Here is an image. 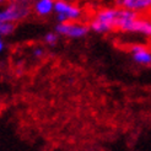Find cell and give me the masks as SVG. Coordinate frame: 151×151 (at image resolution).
<instances>
[{
  "instance_id": "cell-1",
  "label": "cell",
  "mask_w": 151,
  "mask_h": 151,
  "mask_svg": "<svg viewBox=\"0 0 151 151\" xmlns=\"http://www.w3.org/2000/svg\"><path fill=\"white\" fill-rule=\"evenodd\" d=\"M119 16V7H107L97 12L90 22V29L95 33L106 35L116 31L117 20Z\"/></svg>"
},
{
  "instance_id": "cell-2",
  "label": "cell",
  "mask_w": 151,
  "mask_h": 151,
  "mask_svg": "<svg viewBox=\"0 0 151 151\" xmlns=\"http://www.w3.org/2000/svg\"><path fill=\"white\" fill-rule=\"evenodd\" d=\"M29 14H31L29 6L9 3V5L5 9L0 10V22H4V24H15V22L25 20Z\"/></svg>"
},
{
  "instance_id": "cell-3",
  "label": "cell",
  "mask_w": 151,
  "mask_h": 151,
  "mask_svg": "<svg viewBox=\"0 0 151 151\" xmlns=\"http://www.w3.org/2000/svg\"><path fill=\"white\" fill-rule=\"evenodd\" d=\"M54 12L57 14V20L59 24L78 21L81 17V10L79 7L73 4H69L65 0H55Z\"/></svg>"
},
{
  "instance_id": "cell-4",
  "label": "cell",
  "mask_w": 151,
  "mask_h": 151,
  "mask_svg": "<svg viewBox=\"0 0 151 151\" xmlns=\"http://www.w3.org/2000/svg\"><path fill=\"white\" fill-rule=\"evenodd\" d=\"M54 32L59 36L68 37V38H82L90 32V27L84 24H79L76 21H70L58 24Z\"/></svg>"
},
{
  "instance_id": "cell-5",
  "label": "cell",
  "mask_w": 151,
  "mask_h": 151,
  "mask_svg": "<svg viewBox=\"0 0 151 151\" xmlns=\"http://www.w3.org/2000/svg\"><path fill=\"white\" fill-rule=\"evenodd\" d=\"M133 62L141 66H151V50L142 44H133L129 48Z\"/></svg>"
},
{
  "instance_id": "cell-6",
  "label": "cell",
  "mask_w": 151,
  "mask_h": 151,
  "mask_svg": "<svg viewBox=\"0 0 151 151\" xmlns=\"http://www.w3.org/2000/svg\"><path fill=\"white\" fill-rule=\"evenodd\" d=\"M116 5L119 9H125L137 14L151 10V0H116Z\"/></svg>"
},
{
  "instance_id": "cell-7",
  "label": "cell",
  "mask_w": 151,
  "mask_h": 151,
  "mask_svg": "<svg viewBox=\"0 0 151 151\" xmlns=\"http://www.w3.org/2000/svg\"><path fill=\"white\" fill-rule=\"evenodd\" d=\"M55 0H33V10L38 16H48L54 11Z\"/></svg>"
},
{
  "instance_id": "cell-8",
  "label": "cell",
  "mask_w": 151,
  "mask_h": 151,
  "mask_svg": "<svg viewBox=\"0 0 151 151\" xmlns=\"http://www.w3.org/2000/svg\"><path fill=\"white\" fill-rule=\"evenodd\" d=\"M44 43L48 44V46H55V44L58 43L59 41V35L55 33V32H48L46 36H44V38H43Z\"/></svg>"
},
{
  "instance_id": "cell-9",
  "label": "cell",
  "mask_w": 151,
  "mask_h": 151,
  "mask_svg": "<svg viewBox=\"0 0 151 151\" xmlns=\"http://www.w3.org/2000/svg\"><path fill=\"white\" fill-rule=\"evenodd\" d=\"M14 31H15V24H4V22H0V35L1 36L11 35Z\"/></svg>"
},
{
  "instance_id": "cell-10",
  "label": "cell",
  "mask_w": 151,
  "mask_h": 151,
  "mask_svg": "<svg viewBox=\"0 0 151 151\" xmlns=\"http://www.w3.org/2000/svg\"><path fill=\"white\" fill-rule=\"evenodd\" d=\"M10 3L12 4H19V5H25V6H29L32 3H33V0H9Z\"/></svg>"
},
{
  "instance_id": "cell-11",
  "label": "cell",
  "mask_w": 151,
  "mask_h": 151,
  "mask_svg": "<svg viewBox=\"0 0 151 151\" xmlns=\"http://www.w3.org/2000/svg\"><path fill=\"white\" fill-rule=\"evenodd\" d=\"M43 54H44V50H43V48H41V47L36 48V49L33 50V57H35V58H42Z\"/></svg>"
},
{
  "instance_id": "cell-12",
  "label": "cell",
  "mask_w": 151,
  "mask_h": 151,
  "mask_svg": "<svg viewBox=\"0 0 151 151\" xmlns=\"http://www.w3.org/2000/svg\"><path fill=\"white\" fill-rule=\"evenodd\" d=\"M4 48H5V43H4V41H3V36L0 35V53L4 50Z\"/></svg>"
},
{
  "instance_id": "cell-13",
  "label": "cell",
  "mask_w": 151,
  "mask_h": 151,
  "mask_svg": "<svg viewBox=\"0 0 151 151\" xmlns=\"http://www.w3.org/2000/svg\"><path fill=\"white\" fill-rule=\"evenodd\" d=\"M3 3H5V0H0V4H3Z\"/></svg>"
},
{
  "instance_id": "cell-14",
  "label": "cell",
  "mask_w": 151,
  "mask_h": 151,
  "mask_svg": "<svg viewBox=\"0 0 151 151\" xmlns=\"http://www.w3.org/2000/svg\"><path fill=\"white\" fill-rule=\"evenodd\" d=\"M65 1H66V0H65Z\"/></svg>"
}]
</instances>
